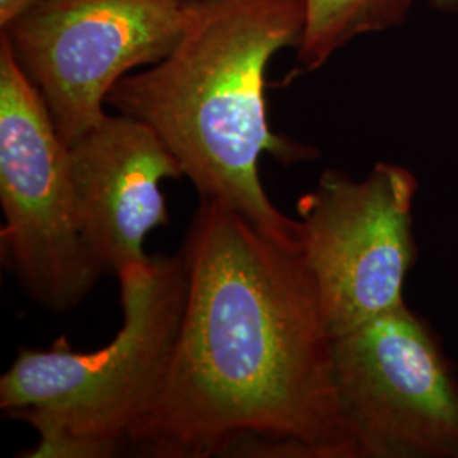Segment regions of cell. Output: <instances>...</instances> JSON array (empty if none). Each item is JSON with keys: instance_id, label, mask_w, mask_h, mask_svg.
I'll use <instances>...</instances> for the list:
<instances>
[{"instance_id": "4", "label": "cell", "mask_w": 458, "mask_h": 458, "mask_svg": "<svg viewBox=\"0 0 458 458\" xmlns=\"http://www.w3.org/2000/svg\"><path fill=\"white\" fill-rule=\"evenodd\" d=\"M2 262L36 304L79 306L102 272L83 238L68 145L0 34Z\"/></svg>"}, {"instance_id": "11", "label": "cell", "mask_w": 458, "mask_h": 458, "mask_svg": "<svg viewBox=\"0 0 458 458\" xmlns=\"http://www.w3.org/2000/svg\"><path fill=\"white\" fill-rule=\"evenodd\" d=\"M428 4L442 13H458V0H428Z\"/></svg>"}, {"instance_id": "8", "label": "cell", "mask_w": 458, "mask_h": 458, "mask_svg": "<svg viewBox=\"0 0 458 458\" xmlns=\"http://www.w3.org/2000/svg\"><path fill=\"white\" fill-rule=\"evenodd\" d=\"M68 151L83 238L102 276L148 260V233L170 223L160 185L183 177L177 158L145 123L119 113Z\"/></svg>"}, {"instance_id": "5", "label": "cell", "mask_w": 458, "mask_h": 458, "mask_svg": "<svg viewBox=\"0 0 458 458\" xmlns=\"http://www.w3.org/2000/svg\"><path fill=\"white\" fill-rule=\"evenodd\" d=\"M416 192L411 170L378 162L361 181L327 170L297 200L299 255L333 336L406 304L404 284L418 253Z\"/></svg>"}, {"instance_id": "6", "label": "cell", "mask_w": 458, "mask_h": 458, "mask_svg": "<svg viewBox=\"0 0 458 458\" xmlns=\"http://www.w3.org/2000/svg\"><path fill=\"white\" fill-rule=\"evenodd\" d=\"M194 0H41L2 34L66 145L106 117V98L132 70L174 49Z\"/></svg>"}, {"instance_id": "7", "label": "cell", "mask_w": 458, "mask_h": 458, "mask_svg": "<svg viewBox=\"0 0 458 458\" xmlns=\"http://www.w3.org/2000/svg\"><path fill=\"white\" fill-rule=\"evenodd\" d=\"M333 355L359 458H458V377L408 304L335 336Z\"/></svg>"}, {"instance_id": "10", "label": "cell", "mask_w": 458, "mask_h": 458, "mask_svg": "<svg viewBox=\"0 0 458 458\" xmlns=\"http://www.w3.org/2000/svg\"><path fill=\"white\" fill-rule=\"evenodd\" d=\"M41 0H0V28H7L17 17Z\"/></svg>"}, {"instance_id": "3", "label": "cell", "mask_w": 458, "mask_h": 458, "mask_svg": "<svg viewBox=\"0 0 458 458\" xmlns=\"http://www.w3.org/2000/svg\"><path fill=\"white\" fill-rule=\"evenodd\" d=\"M123 327L96 352L56 340L21 348L0 378V410L31 426L38 445L22 458H113L128 452L132 426L151 406L175 352L187 301L181 251L117 274Z\"/></svg>"}, {"instance_id": "2", "label": "cell", "mask_w": 458, "mask_h": 458, "mask_svg": "<svg viewBox=\"0 0 458 458\" xmlns=\"http://www.w3.org/2000/svg\"><path fill=\"white\" fill-rule=\"evenodd\" d=\"M306 0H194L177 45L162 62L115 83L106 106L145 123L181 165L200 199L242 214L268 238L299 251V223L268 199L262 155L282 165L316 148L272 131L267 70L280 49L299 48Z\"/></svg>"}, {"instance_id": "9", "label": "cell", "mask_w": 458, "mask_h": 458, "mask_svg": "<svg viewBox=\"0 0 458 458\" xmlns=\"http://www.w3.org/2000/svg\"><path fill=\"white\" fill-rule=\"evenodd\" d=\"M414 0H306V28L297 48V73H310L365 34L401 26Z\"/></svg>"}, {"instance_id": "1", "label": "cell", "mask_w": 458, "mask_h": 458, "mask_svg": "<svg viewBox=\"0 0 458 458\" xmlns=\"http://www.w3.org/2000/svg\"><path fill=\"white\" fill-rule=\"evenodd\" d=\"M181 253V333L128 452L359 458L336 389L335 336L299 251L200 199Z\"/></svg>"}]
</instances>
